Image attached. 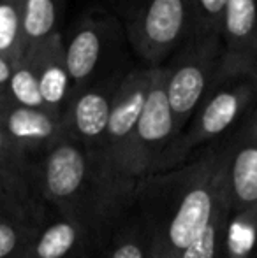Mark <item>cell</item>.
Returning <instances> with one entry per match:
<instances>
[{
    "instance_id": "cell-1",
    "label": "cell",
    "mask_w": 257,
    "mask_h": 258,
    "mask_svg": "<svg viewBox=\"0 0 257 258\" xmlns=\"http://www.w3.org/2000/svg\"><path fill=\"white\" fill-rule=\"evenodd\" d=\"M227 141L139 183L134 204L150 232L151 258H180L210 223L227 188Z\"/></svg>"
},
{
    "instance_id": "cell-2",
    "label": "cell",
    "mask_w": 257,
    "mask_h": 258,
    "mask_svg": "<svg viewBox=\"0 0 257 258\" xmlns=\"http://www.w3.org/2000/svg\"><path fill=\"white\" fill-rule=\"evenodd\" d=\"M34 177L42 204L83 223L97 235L100 246L106 244L124 213L100 179L92 156L79 144L60 141L34 162Z\"/></svg>"
},
{
    "instance_id": "cell-3",
    "label": "cell",
    "mask_w": 257,
    "mask_h": 258,
    "mask_svg": "<svg viewBox=\"0 0 257 258\" xmlns=\"http://www.w3.org/2000/svg\"><path fill=\"white\" fill-rule=\"evenodd\" d=\"M257 105V60L224 49L217 72L192 119L166 158L171 170L187 162L199 148L222 139Z\"/></svg>"
},
{
    "instance_id": "cell-4",
    "label": "cell",
    "mask_w": 257,
    "mask_h": 258,
    "mask_svg": "<svg viewBox=\"0 0 257 258\" xmlns=\"http://www.w3.org/2000/svg\"><path fill=\"white\" fill-rule=\"evenodd\" d=\"M151 74L153 69L144 65L130 69L125 74L104 137L100 177L113 197L115 204L124 214L134 204L137 191V184L134 183L130 170V156H132L137 123L150 90Z\"/></svg>"
},
{
    "instance_id": "cell-5",
    "label": "cell",
    "mask_w": 257,
    "mask_h": 258,
    "mask_svg": "<svg viewBox=\"0 0 257 258\" xmlns=\"http://www.w3.org/2000/svg\"><path fill=\"white\" fill-rule=\"evenodd\" d=\"M132 51L157 69L194 34V0H113Z\"/></svg>"
},
{
    "instance_id": "cell-6",
    "label": "cell",
    "mask_w": 257,
    "mask_h": 258,
    "mask_svg": "<svg viewBox=\"0 0 257 258\" xmlns=\"http://www.w3.org/2000/svg\"><path fill=\"white\" fill-rule=\"evenodd\" d=\"M122 42H127V37L111 11L97 7L81 14L67 37H64L72 95L124 67L117 60Z\"/></svg>"
},
{
    "instance_id": "cell-7",
    "label": "cell",
    "mask_w": 257,
    "mask_h": 258,
    "mask_svg": "<svg viewBox=\"0 0 257 258\" xmlns=\"http://www.w3.org/2000/svg\"><path fill=\"white\" fill-rule=\"evenodd\" d=\"M222 54L220 35L192 34L173 53L171 61L162 65L166 95L180 136L201 104Z\"/></svg>"
},
{
    "instance_id": "cell-8",
    "label": "cell",
    "mask_w": 257,
    "mask_h": 258,
    "mask_svg": "<svg viewBox=\"0 0 257 258\" xmlns=\"http://www.w3.org/2000/svg\"><path fill=\"white\" fill-rule=\"evenodd\" d=\"M175 118L164 88V69H153L146 102L141 112L134 137L130 170L134 183L139 186L144 177L162 172L166 158L178 141Z\"/></svg>"
},
{
    "instance_id": "cell-9",
    "label": "cell",
    "mask_w": 257,
    "mask_h": 258,
    "mask_svg": "<svg viewBox=\"0 0 257 258\" xmlns=\"http://www.w3.org/2000/svg\"><path fill=\"white\" fill-rule=\"evenodd\" d=\"M129 71V67H120L111 74L100 78L88 88L74 93L62 116L67 139L74 141L92 156L99 176L108 123H110L120 85Z\"/></svg>"
},
{
    "instance_id": "cell-10",
    "label": "cell",
    "mask_w": 257,
    "mask_h": 258,
    "mask_svg": "<svg viewBox=\"0 0 257 258\" xmlns=\"http://www.w3.org/2000/svg\"><path fill=\"white\" fill-rule=\"evenodd\" d=\"M0 214H14L41 223L49 209L39 199L34 162L27 158L0 128Z\"/></svg>"
},
{
    "instance_id": "cell-11",
    "label": "cell",
    "mask_w": 257,
    "mask_h": 258,
    "mask_svg": "<svg viewBox=\"0 0 257 258\" xmlns=\"http://www.w3.org/2000/svg\"><path fill=\"white\" fill-rule=\"evenodd\" d=\"M227 188L231 211L257 206V105L229 134Z\"/></svg>"
},
{
    "instance_id": "cell-12",
    "label": "cell",
    "mask_w": 257,
    "mask_h": 258,
    "mask_svg": "<svg viewBox=\"0 0 257 258\" xmlns=\"http://www.w3.org/2000/svg\"><path fill=\"white\" fill-rule=\"evenodd\" d=\"M0 128L27 158L37 162L60 141L67 139L64 118L48 109L9 105Z\"/></svg>"
},
{
    "instance_id": "cell-13",
    "label": "cell",
    "mask_w": 257,
    "mask_h": 258,
    "mask_svg": "<svg viewBox=\"0 0 257 258\" xmlns=\"http://www.w3.org/2000/svg\"><path fill=\"white\" fill-rule=\"evenodd\" d=\"M99 248V239L88 227L49 211L32 234L23 258H92Z\"/></svg>"
},
{
    "instance_id": "cell-14",
    "label": "cell",
    "mask_w": 257,
    "mask_h": 258,
    "mask_svg": "<svg viewBox=\"0 0 257 258\" xmlns=\"http://www.w3.org/2000/svg\"><path fill=\"white\" fill-rule=\"evenodd\" d=\"M27 53L35 63L44 107L55 114L64 116L72 95V83L65 61L64 35L57 32L53 37Z\"/></svg>"
},
{
    "instance_id": "cell-15",
    "label": "cell",
    "mask_w": 257,
    "mask_h": 258,
    "mask_svg": "<svg viewBox=\"0 0 257 258\" xmlns=\"http://www.w3.org/2000/svg\"><path fill=\"white\" fill-rule=\"evenodd\" d=\"M220 35L226 51L257 60V0H229Z\"/></svg>"
},
{
    "instance_id": "cell-16",
    "label": "cell",
    "mask_w": 257,
    "mask_h": 258,
    "mask_svg": "<svg viewBox=\"0 0 257 258\" xmlns=\"http://www.w3.org/2000/svg\"><path fill=\"white\" fill-rule=\"evenodd\" d=\"M102 258H151V239L143 216L122 218L104 244Z\"/></svg>"
},
{
    "instance_id": "cell-17",
    "label": "cell",
    "mask_w": 257,
    "mask_h": 258,
    "mask_svg": "<svg viewBox=\"0 0 257 258\" xmlns=\"http://www.w3.org/2000/svg\"><path fill=\"white\" fill-rule=\"evenodd\" d=\"M257 256V206L231 211L219 258Z\"/></svg>"
},
{
    "instance_id": "cell-18",
    "label": "cell",
    "mask_w": 257,
    "mask_h": 258,
    "mask_svg": "<svg viewBox=\"0 0 257 258\" xmlns=\"http://www.w3.org/2000/svg\"><path fill=\"white\" fill-rule=\"evenodd\" d=\"M59 30V0H23L25 53L42 44Z\"/></svg>"
},
{
    "instance_id": "cell-19",
    "label": "cell",
    "mask_w": 257,
    "mask_h": 258,
    "mask_svg": "<svg viewBox=\"0 0 257 258\" xmlns=\"http://www.w3.org/2000/svg\"><path fill=\"white\" fill-rule=\"evenodd\" d=\"M6 95L13 105L46 109L41 97V88H39L35 63L28 53H25L13 65L9 83H7V88H6Z\"/></svg>"
},
{
    "instance_id": "cell-20",
    "label": "cell",
    "mask_w": 257,
    "mask_h": 258,
    "mask_svg": "<svg viewBox=\"0 0 257 258\" xmlns=\"http://www.w3.org/2000/svg\"><path fill=\"white\" fill-rule=\"evenodd\" d=\"M229 214H231V199H229V188H226V191L220 197L219 206H217L210 223L201 232V235L195 239L194 244L189 246L180 258H219Z\"/></svg>"
},
{
    "instance_id": "cell-21",
    "label": "cell",
    "mask_w": 257,
    "mask_h": 258,
    "mask_svg": "<svg viewBox=\"0 0 257 258\" xmlns=\"http://www.w3.org/2000/svg\"><path fill=\"white\" fill-rule=\"evenodd\" d=\"M0 54L13 65L25 54L23 0H0Z\"/></svg>"
},
{
    "instance_id": "cell-22",
    "label": "cell",
    "mask_w": 257,
    "mask_h": 258,
    "mask_svg": "<svg viewBox=\"0 0 257 258\" xmlns=\"http://www.w3.org/2000/svg\"><path fill=\"white\" fill-rule=\"evenodd\" d=\"M39 223L14 214H0V258H23Z\"/></svg>"
},
{
    "instance_id": "cell-23",
    "label": "cell",
    "mask_w": 257,
    "mask_h": 258,
    "mask_svg": "<svg viewBox=\"0 0 257 258\" xmlns=\"http://www.w3.org/2000/svg\"><path fill=\"white\" fill-rule=\"evenodd\" d=\"M227 2L229 0H194V6H195L194 34L220 35Z\"/></svg>"
},
{
    "instance_id": "cell-24",
    "label": "cell",
    "mask_w": 257,
    "mask_h": 258,
    "mask_svg": "<svg viewBox=\"0 0 257 258\" xmlns=\"http://www.w3.org/2000/svg\"><path fill=\"white\" fill-rule=\"evenodd\" d=\"M11 71H13V63L0 54V92H4V93H6L7 83H9Z\"/></svg>"
},
{
    "instance_id": "cell-25",
    "label": "cell",
    "mask_w": 257,
    "mask_h": 258,
    "mask_svg": "<svg viewBox=\"0 0 257 258\" xmlns=\"http://www.w3.org/2000/svg\"><path fill=\"white\" fill-rule=\"evenodd\" d=\"M9 105H11V102H9V99H7V95L4 92H0V123H2V119H4V116H6Z\"/></svg>"
},
{
    "instance_id": "cell-26",
    "label": "cell",
    "mask_w": 257,
    "mask_h": 258,
    "mask_svg": "<svg viewBox=\"0 0 257 258\" xmlns=\"http://www.w3.org/2000/svg\"><path fill=\"white\" fill-rule=\"evenodd\" d=\"M255 258H257V256H255Z\"/></svg>"
}]
</instances>
